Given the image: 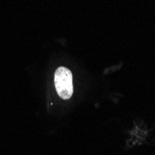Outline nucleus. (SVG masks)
Returning <instances> with one entry per match:
<instances>
[{
    "label": "nucleus",
    "mask_w": 155,
    "mask_h": 155,
    "mask_svg": "<svg viewBox=\"0 0 155 155\" xmlns=\"http://www.w3.org/2000/svg\"><path fill=\"white\" fill-rule=\"evenodd\" d=\"M54 83L56 90L59 96L63 100H68L72 97L74 92L73 75L71 71L65 67H60L55 73Z\"/></svg>",
    "instance_id": "f257e3e1"
}]
</instances>
